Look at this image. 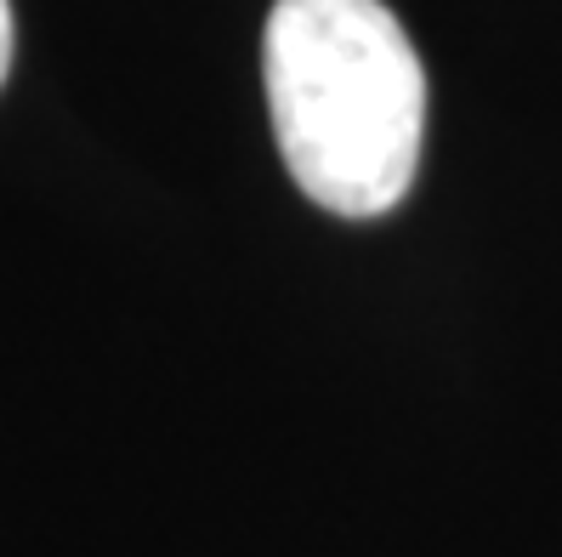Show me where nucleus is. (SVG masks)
I'll list each match as a JSON object with an SVG mask.
<instances>
[{"instance_id":"2","label":"nucleus","mask_w":562,"mask_h":557,"mask_svg":"<svg viewBox=\"0 0 562 557\" xmlns=\"http://www.w3.org/2000/svg\"><path fill=\"white\" fill-rule=\"evenodd\" d=\"M12 69V0H0V86H7Z\"/></svg>"},{"instance_id":"1","label":"nucleus","mask_w":562,"mask_h":557,"mask_svg":"<svg viewBox=\"0 0 562 557\" xmlns=\"http://www.w3.org/2000/svg\"><path fill=\"white\" fill-rule=\"evenodd\" d=\"M261 80L279 154L313 205L386 216L415 188L426 69L381 0H279Z\"/></svg>"}]
</instances>
